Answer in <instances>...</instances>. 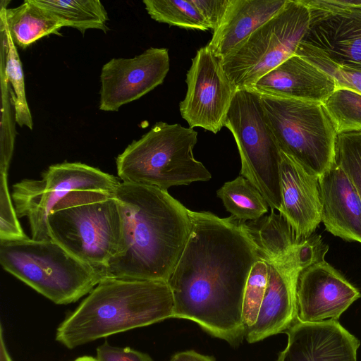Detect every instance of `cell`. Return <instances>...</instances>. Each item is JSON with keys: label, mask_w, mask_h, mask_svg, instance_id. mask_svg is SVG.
Instances as JSON below:
<instances>
[{"label": "cell", "mask_w": 361, "mask_h": 361, "mask_svg": "<svg viewBox=\"0 0 361 361\" xmlns=\"http://www.w3.org/2000/svg\"><path fill=\"white\" fill-rule=\"evenodd\" d=\"M170 68L168 49L150 47L131 59H112L101 71L99 109L116 111L161 85Z\"/></svg>", "instance_id": "4fadbf2b"}, {"label": "cell", "mask_w": 361, "mask_h": 361, "mask_svg": "<svg viewBox=\"0 0 361 361\" xmlns=\"http://www.w3.org/2000/svg\"><path fill=\"white\" fill-rule=\"evenodd\" d=\"M206 22L209 29L214 31L220 25L229 0H191Z\"/></svg>", "instance_id": "1f68e13d"}, {"label": "cell", "mask_w": 361, "mask_h": 361, "mask_svg": "<svg viewBox=\"0 0 361 361\" xmlns=\"http://www.w3.org/2000/svg\"><path fill=\"white\" fill-rule=\"evenodd\" d=\"M336 89L331 78L294 54L262 76L250 90L262 96L324 103Z\"/></svg>", "instance_id": "ac0fdd59"}, {"label": "cell", "mask_w": 361, "mask_h": 361, "mask_svg": "<svg viewBox=\"0 0 361 361\" xmlns=\"http://www.w3.org/2000/svg\"><path fill=\"white\" fill-rule=\"evenodd\" d=\"M331 78L336 88H348L361 93V73L334 62L318 49L301 42L295 51Z\"/></svg>", "instance_id": "4316f807"}, {"label": "cell", "mask_w": 361, "mask_h": 361, "mask_svg": "<svg viewBox=\"0 0 361 361\" xmlns=\"http://www.w3.org/2000/svg\"><path fill=\"white\" fill-rule=\"evenodd\" d=\"M63 27L54 15L33 0H25L13 8L1 7V28L8 32L16 45L23 49L44 36L59 35Z\"/></svg>", "instance_id": "44dd1931"}, {"label": "cell", "mask_w": 361, "mask_h": 361, "mask_svg": "<svg viewBox=\"0 0 361 361\" xmlns=\"http://www.w3.org/2000/svg\"><path fill=\"white\" fill-rule=\"evenodd\" d=\"M0 361H13L6 345L1 324L0 325Z\"/></svg>", "instance_id": "836d02e7"}, {"label": "cell", "mask_w": 361, "mask_h": 361, "mask_svg": "<svg viewBox=\"0 0 361 361\" xmlns=\"http://www.w3.org/2000/svg\"><path fill=\"white\" fill-rule=\"evenodd\" d=\"M166 281L102 279L59 326L56 340L69 349L173 318Z\"/></svg>", "instance_id": "277c9868"}, {"label": "cell", "mask_w": 361, "mask_h": 361, "mask_svg": "<svg viewBox=\"0 0 361 361\" xmlns=\"http://www.w3.org/2000/svg\"><path fill=\"white\" fill-rule=\"evenodd\" d=\"M97 361H153L147 353L129 347L112 346L106 341L97 348Z\"/></svg>", "instance_id": "4dcf8cb0"}, {"label": "cell", "mask_w": 361, "mask_h": 361, "mask_svg": "<svg viewBox=\"0 0 361 361\" xmlns=\"http://www.w3.org/2000/svg\"><path fill=\"white\" fill-rule=\"evenodd\" d=\"M191 227L168 281L173 318L197 323L210 335L235 345L245 337L243 300L256 245L245 221L189 209Z\"/></svg>", "instance_id": "6da1fadb"}, {"label": "cell", "mask_w": 361, "mask_h": 361, "mask_svg": "<svg viewBox=\"0 0 361 361\" xmlns=\"http://www.w3.org/2000/svg\"><path fill=\"white\" fill-rule=\"evenodd\" d=\"M302 1L310 10V23L301 42L318 49L338 64L361 73V7Z\"/></svg>", "instance_id": "5bb4252c"}, {"label": "cell", "mask_w": 361, "mask_h": 361, "mask_svg": "<svg viewBox=\"0 0 361 361\" xmlns=\"http://www.w3.org/2000/svg\"><path fill=\"white\" fill-rule=\"evenodd\" d=\"M145 9L154 20L188 30H209L191 0H144Z\"/></svg>", "instance_id": "cb8c5ba5"}, {"label": "cell", "mask_w": 361, "mask_h": 361, "mask_svg": "<svg viewBox=\"0 0 361 361\" xmlns=\"http://www.w3.org/2000/svg\"><path fill=\"white\" fill-rule=\"evenodd\" d=\"M3 269L58 305L75 302L102 280L53 240H0Z\"/></svg>", "instance_id": "52a82bcc"}, {"label": "cell", "mask_w": 361, "mask_h": 361, "mask_svg": "<svg viewBox=\"0 0 361 361\" xmlns=\"http://www.w3.org/2000/svg\"><path fill=\"white\" fill-rule=\"evenodd\" d=\"M216 194L231 216L240 221L258 220L268 212L269 204L262 194L242 176L226 182Z\"/></svg>", "instance_id": "603a6c76"}, {"label": "cell", "mask_w": 361, "mask_h": 361, "mask_svg": "<svg viewBox=\"0 0 361 361\" xmlns=\"http://www.w3.org/2000/svg\"><path fill=\"white\" fill-rule=\"evenodd\" d=\"M114 195L125 214V246L102 279L168 282L190 234L189 209L154 186L122 182Z\"/></svg>", "instance_id": "7a4b0ae2"}, {"label": "cell", "mask_w": 361, "mask_h": 361, "mask_svg": "<svg viewBox=\"0 0 361 361\" xmlns=\"http://www.w3.org/2000/svg\"><path fill=\"white\" fill-rule=\"evenodd\" d=\"M245 225L268 267L267 288L257 318L245 337L253 343L286 331L294 323L300 274L325 256L329 247L319 235L298 240L286 219L273 209Z\"/></svg>", "instance_id": "3957f363"}, {"label": "cell", "mask_w": 361, "mask_h": 361, "mask_svg": "<svg viewBox=\"0 0 361 361\" xmlns=\"http://www.w3.org/2000/svg\"><path fill=\"white\" fill-rule=\"evenodd\" d=\"M47 224L51 240L100 276L124 249L126 218L114 191L72 192L52 209Z\"/></svg>", "instance_id": "5b68a950"}, {"label": "cell", "mask_w": 361, "mask_h": 361, "mask_svg": "<svg viewBox=\"0 0 361 361\" xmlns=\"http://www.w3.org/2000/svg\"><path fill=\"white\" fill-rule=\"evenodd\" d=\"M8 173H0V240L27 239L19 221L8 186Z\"/></svg>", "instance_id": "f546056e"}, {"label": "cell", "mask_w": 361, "mask_h": 361, "mask_svg": "<svg viewBox=\"0 0 361 361\" xmlns=\"http://www.w3.org/2000/svg\"><path fill=\"white\" fill-rule=\"evenodd\" d=\"M267 281V264L258 253L257 260L252 267L244 294L243 322L246 332L256 322L266 291Z\"/></svg>", "instance_id": "f1b7e54d"}, {"label": "cell", "mask_w": 361, "mask_h": 361, "mask_svg": "<svg viewBox=\"0 0 361 361\" xmlns=\"http://www.w3.org/2000/svg\"><path fill=\"white\" fill-rule=\"evenodd\" d=\"M187 92L180 102L182 118L190 128L200 127L217 133L238 90L226 74L220 59L207 45L197 51L187 72Z\"/></svg>", "instance_id": "7c38bea8"}, {"label": "cell", "mask_w": 361, "mask_h": 361, "mask_svg": "<svg viewBox=\"0 0 361 361\" xmlns=\"http://www.w3.org/2000/svg\"><path fill=\"white\" fill-rule=\"evenodd\" d=\"M281 207L299 240L312 235L322 221L319 176L309 173L293 158L281 151Z\"/></svg>", "instance_id": "e0dca14e"}, {"label": "cell", "mask_w": 361, "mask_h": 361, "mask_svg": "<svg viewBox=\"0 0 361 361\" xmlns=\"http://www.w3.org/2000/svg\"><path fill=\"white\" fill-rule=\"evenodd\" d=\"M6 56L4 75L13 87L15 118L19 126L32 129V120L25 91L24 74L16 44L8 32L1 28Z\"/></svg>", "instance_id": "d4e9b609"}, {"label": "cell", "mask_w": 361, "mask_h": 361, "mask_svg": "<svg viewBox=\"0 0 361 361\" xmlns=\"http://www.w3.org/2000/svg\"><path fill=\"white\" fill-rule=\"evenodd\" d=\"M197 141L193 128L158 122L117 157L118 176L124 183L165 191L174 185L207 181L211 173L193 156Z\"/></svg>", "instance_id": "8992f818"}, {"label": "cell", "mask_w": 361, "mask_h": 361, "mask_svg": "<svg viewBox=\"0 0 361 361\" xmlns=\"http://www.w3.org/2000/svg\"><path fill=\"white\" fill-rule=\"evenodd\" d=\"M310 10L302 0H287L271 19L221 60L237 90H250L295 51L305 35Z\"/></svg>", "instance_id": "30bf717a"}, {"label": "cell", "mask_w": 361, "mask_h": 361, "mask_svg": "<svg viewBox=\"0 0 361 361\" xmlns=\"http://www.w3.org/2000/svg\"><path fill=\"white\" fill-rule=\"evenodd\" d=\"M49 11L63 25L74 27L83 35L87 30H108V14L99 0H33Z\"/></svg>", "instance_id": "7402d4cb"}, {"label": "cell", "mask_w": 361, "mask_h": 361, "mask_svg": "<svg viewBox=\"0 0 361 361\" xmlns=\"http://www.w3.org/2000/svg\"><path fill=\"white\" fill-rule=\"evenodd\" d=\"M334 161L348 175L361 199V130L337 134Z\"/></svg>", "instance_id": "83f0119b"}, {"label": "cell", "mask_w": 361, "mask_h": 361, "mask_svg": "<svg viewBox=\"0 0 361 361\" xmlns=\"http://www.w3.org/2000/svg\"><path fill=\"white\" fill-rule=\"evenodd\" d=\"M323 105L338 134L361 130V93L336 88Z\"/></svg>", "instance_id": "484cf974"}, {"label": "cell", "mask_w": 361, "mask_h": 361, "mask_svg": "<svg viewBox=\"0 0 361 361\" xmlns=\"http://www.w3.org/2000/svg\"><path fill=\"white\" fill-rule=\"evenodd\" d=\"M169 361H215V359L212 356L202 355L191 350L174 354Z\"/></svg>", "instance_id": "d6a6232c"}, {"label": "cell", "mask_w": 361, "mask_h": 361, "mask_svg": "<svg viewBox=\"0 0 361 361\" xmlns=\"http://www.w3.org/2000/svg\"><path fill=\"white\" fill-rule=\"evenodd\" d=\"M74 361H97V360L90 356H82L75 359Z\"/></svg>", "instance_id": "e575fe53"}, {"label": "cell", "mask_w": 361, "mask_h": 361, "mask_svg": "<svg viewBox=\"0 0 361 361\" xmlns=\"http://www.w3.org/2000/svg\"><path fill=\"white\" fill-rule=\"evenodd\" d=\"M224 126L235 140L241 176L259 191L271 209L279 212L281 149L266 120L260 95L250 90H238Z\"/></svg>", "instance_id": "9c48e42d"}, {"label": "cell", "mask_w": 361, "mask_h": 361, "mask_svg": "<svg viewBox=\"0 0 361 361\" xmlns=\"http://www.w3.org/2000/svg\"><path fill=\"white\" fill-rule=\"evenodd\" d=\"M359 290L329 264L324 256L300 274L296 289V321L337 320L358 298Z\"/></svg>", "instance_id": "9a60e30c"}, {"label": "cell", "mask_w": 361, "mask_h": 361, "mask_svg": "<svg viewBox=\"0 0 361 361\" xmlns=\"http://www.w3.org/2000/svg\"><path fill=\"white\" fill-rule=\"evenodd\" d=\"M121 182L97 168L80 162L50 166L40 179H24L13 185L11 197L18 218L28 220L31 238L50 240L47 219L52 209L78 190L115 191Z\"/></svg>", "instance_id": "8fae6325"}, {"label": "cell", "mask_w": 361, "mask_h": 361, "mask_svg": "<svg viewBox=\"0 0 361 361\" xmlns=\"http://www.w3.org/2000/svg\"><path fill=\"white\" fill-rule=\"evenodd\" d=\"M286 334L287 345L277 361H357L360 341L337 320L296 321Z\"/></svg>", "instance_id": "2e32d148"}, {"label": "cell", "mask_w": 361, "mask_h": 361, "mask_svg": "<svg viewBox=\"0 0 361 361\" xmlns=\"http://www.w3.org/2000/svg\"><path fill=\"white\" fill-rule=\"evenodd\" d=\"M260 99L281 151L320 176L334 162L338 134L323 103L262 95Z\"/></svg>", "instance_id": "ba28073f"}, {"label": "cell", "mask_w": 361, "mask_h": 361, "mask_svg": "<svg viewBox=\"0 0 361 361\" xmlns=\"http://www.w3.org/2000/svg\"><path fill=\"white\" fill-rule=\"evenodd\" d=\"M287 0H229L225 15L207 44L220 60L275 16Z\"/></svg>", "instance_id": "ffe728a7"}, {"label": "cell", "mask_w": 361, "mask_h": 361, "mask_svg": "<svg viewBox=\"0 0 361 361\" xmlns=\"http://www.w3.org/2000/svg\"><path fill=\"white\" fill-rule=\"evenodd\" d=\"M322 221L326 230L361 243V199L345 172L335 161L319 177Z\"/></svg>", "instance_id": "d6986e66"}]
</instances>
